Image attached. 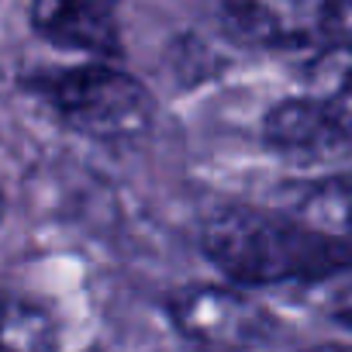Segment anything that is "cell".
<instances>
[{"mask_svg": "<svg viewBox=\"0 0 352 352\" xmlns=\"http://www.w3.org/2000/svg\"><path fill=\"white\" fill-rule=\"evenodd\" d=\"M204 259L235 287H276L324 280L352 270V242L324 239L290 214L228 204L201 228Z\"/></svg>", "mask_w": 352, "mask_h": 352, "instance_id": "obj_1", "label": "cell"}, {"mask_svg": "<svg viewBox=\"0 0 352 352\" xmlns=\"http://www.w3.org/2000/svg\"><path fill=\"white\" fill-rule=\"evenodd\" d=\"M25 90L69 131L97 142H128L152 128V90L114 63L42 66L25 76Z\"/></svg>", "mask_w": 352, "mask_h": 352, "instance_id": "obj_2", "label": "cell"}, {"mask_svg": "<svg viewBox=\"0 0 352 352\" xmlns=\"http://www.w3.org/2000/svg\"><path fill=\"white\" fill-rule=\"evenodd\" d=\"M166 314L184 338L208 352H256L276 338V318L242 287L187 283L166 297Z\"/></svg>", "mask_w": 352, "mask_h": 352, "instance_id": "obj_3", "label": "cell"}, {"mask_svg": "<svg viewBox=\"0 0 352 352\" xmlns=\"http://www.w3.org/2000/svg\"><path fill=\"white\" fill-rule=\"evenodd\" d=\"M228 35L259 49H307L352 42V4H225Z\"/></svg>", "mask_w": 352, "mask_h": 352, "instance_id": "obj_4", "label": "cell"}, {"mask_svg": "<svg viewBox=\"0 0 352 352\" xmlns=\"http://www.w3.org/2000/svg\"><path fill=\"white\" fill-rule=\"evenodd\" d=\"M32 28L66 52H83L97 63H114L121 56V25L111 4H66L38 0L28 11Z\"/></svg>", "mask_w": 352, "mask_h": 352, "instance_id": "obj_5", "label": "cell"}, {"mask_svg": "<svg viewBox=\"0 0 352 352\" xmlns=\"http://www.w3.org/2000/svg\"><path fill=\"white\" fill-rule=\"evenodd\" d=\"M263 138L270 148L300 159H338L352 152V142L342 135L335 118L307 94L276 100L263 114Z\"/></svg>", "mask_w": 352, "mask_h": 352, "instance_id": "obj_6", "label": "cell"}, {"mask_svg": "<svg viewBox=\"0 0 352 352\" xmlns=\"http://www.w3.org/2000/svg\"><path fill=\"white\" fill-rule=\"evenodd\" d=\"M290 218L324 239L352 242V169L324 173L304 184L290 201Z\"/></svg>", "mask_w": 352, "mask_h": 352, "instance_id": "obj_7", "label": "cell"}, {"mask_svg": "<svg viewBox=\"0 0 352 352\" xmlns=\"http://www.w3.org/2000/svg\"><path fill=\"white\" fill-rule=\"evenodd\" d=\"M304 94L314 97L352 142V42L321 49L304 66Z\"/></svg>", "mask_w": 352, "mask_h": 352, "instance_id": "obj_8", "label": "cell"}, {"mask_svg": "<svg viewBox=\"0 0 352 352\" xmlns=\"http://www.w3.org/2000/svg\"><path fill=\"white\" fill-rule=\"evenodd\" d=\"M56 349H59L56 314L32 297H11L4 318V352H56Z\"/></svg>", "mask_w": 352, "mask_h": 352, "instance_id": "obj_9", "label": "cell"}, {"mask_svg": "<svg viewBox=\"0 0 352 352\" xmlns=\"http://www.w3.org/2000/svg\"><path fill=\"white\" fill-rule=\"evenodd\" d=\"M307 352H352V345H342V342H328V345H318V349H307Z\"/></svg>", "mask_w": 352, "mask_h": 352, "instance_id": "obj_10", "label": "cell"}, {"mask_svg": "<svg viewBox=\"0 0 352 352\" xmlns=\"http://www.w3.org/2000/svg\"><path fill=\"white\" fill-rule=\"evenodd\" d=\"M338 321H345V324H349V328H352V304H349V307H342V311H338Z\"/></svg>", "mask_w": 352, "mask_h": 352, "instance_id": "obj_11", "label": "cell"}]
</instances>
